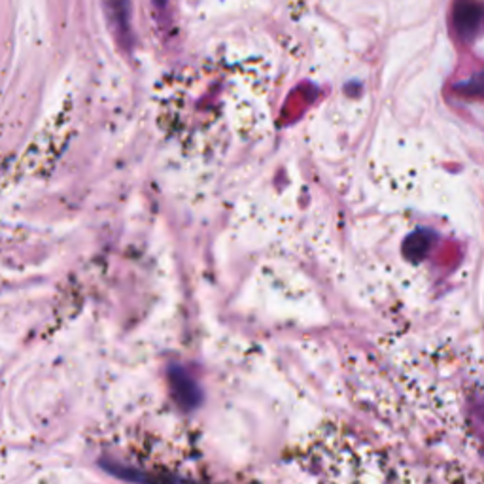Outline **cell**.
<instances>
[{
	"mask_svg": "<svg viewBox=\"0 0 484 484\" xmlns=\"http://www.w3.org/2000/svg\"><path fill=\"white\" fill-rule=\"evenodd\" d=\"M293 484H424L408 465L345 426H324L293 458Z\"/></svg>",
	"mask_w": 484,
	"mask_h": 484,
	"instance_id": "6da1fadb",
	"label": "cell"
}]
</instances>
